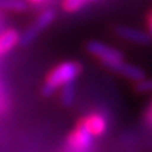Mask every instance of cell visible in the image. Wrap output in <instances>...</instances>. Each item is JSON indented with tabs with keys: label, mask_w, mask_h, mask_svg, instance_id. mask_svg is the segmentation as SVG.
<instances>
[{
	"label": "cell",
	"mask_w": 152,
	"mask_h": 152,
	"mask_svg": "<svg viewBox=\"0 0 152 152\" xmlns=\"http://www.w3.org/2000/svg\"><path fill=\"white\" fill-rule=\"evenodd\" d=\"M81 72H83V66H81L80 61H61L47 74L40 92L44 97L52 96L63 86H66L68 83H75L76 79L81 75Z\"/></svg>",
	"instance_id": "1"
},
{
	"label": "cell",
	"mask_w": 152,
	"mask_h": 152,
	"mask_svg": "<svg viewBox=\"0 0 152 152\" xmlns=\"http://www.w3.org/2000/svg\"><path fill=\"white\" fill-rule=\"evenodd\" d=\"M86 51L94 59H96L103 67L113 72L118 71L121 63L126 61L121 51H119L118 48L110 44L99 42V40H89L86 44Z\"/></svg>",
	"instance_id": "2"
},
{
	"label": "cell",
	"mask_w": 152,
	"mask_h": 152,
	"mask_svg": "<svg viewBox=\"0 0 152 152\" xmlns=\"http://www.w3.org/2000/svg\"><path fill=\"white\" fill-rule=\"evenodd\" d=\"M56 19V12L52 8H47L44 10L42 13H39L36 19L34 20V23L23 32L20 34V42H19V45L21 47H28L31 43H34L35 40L37 39L42 32H44L51 24L55 21Z\"/></svg>",
	"instance_id": "3"
},
{
	"label": "cell",
	"mask_w": 152,
	"mask_h": 152,
	"mask_svg": "<svg viewBox=\"0 0 152 152\" xmlns=\"http://www.w3.org/2000/svg\"><path fill=\"white\" fill-rule=\"evenodd\" d=\"M94 144V136L81 126L76 123L75 128L67 136V147L71 152H88Z\"/></svg>",
	"instance_id": "4"
},
{
	"label": "cell",
	"mask_w": 152,
	"mask_h": 152,
	"mask_svg": "<svg viewBox=\"0 0 152 152\" xmlns=\"http://www.w3.org/2000/svg\"><path fill=\"white\" fill-rule=\"evenodd\" d=\"M94 137H99L107 132L108 120L103 113L100 112H89L87 115H83L77 120Z\"/></svg>",
	"instance_id": "5"
},
{
	"label": "cell",
	"mask_w": 152,
	"mask_h": 152,
	"mask_svg": "<svg viewBox=\"0 0 152 152\" xmlns=\"http://www.w3.org/2000/svg\"><path fill=\"white\" fill-rule=\"evenodd\" d=\"M115 35L120 39L129 42L132 44H139V45H147L151 43V35L147 34L145 31L137 28H132V27L127 26H118L113 29Z\"/></svg>",
	"instance_id": "6"
},
{
	"label": "cell",
	"mask_w": 152,
	"mask_h": 152,
	"mask_svg": "<svg viewBox=\"0 0 152 152\" xmlns=\"http://www.w3.org/2000/svg\"><path fill=\"white\" fill-rule=\"evenodd\" d=\"M20 42V32L16 28L0 29V58L10 53Z\"/></svg>",
	"instance_id": "7"
},
{
	"label": "cell",
	"mask_w": 152,
	"mask_h": 152,
	"mask_svg": "<svg viewBox=\"0 0 152 152\" xmlns=\"http://www.w3.org/2000/svg\"><path fill=\"white\" fill-rule=\"evenodd\" d=\"M116 74H119L121 77L127 79V80L134 81V83L140 81L144 77H147L143 68H140V67L135 66V64H132V63H127V61H123V63H121V66L118 68Z\"/></svg>",
	"instance_id": "8"
},
{
	"label": "cell",
	"mask_w": 152,
	"mask_h": 152,
	"mask_svg": "<svg viewBox=\"0 0 152 152\" xmlns=\"http://www.w3.org/2000/svg\"><path fill=\"white\" fill-rule=\"evenodd\" d=\"M29 8L27 0H0V12L21 13Z\"/></svg>",
	"instance_id": "9"
},
{
	"label": "cell",
	"mask_w": 152,
	"mask_h": 152,
	"mask_svg": "<svg viewBox=\"0 0 152 152\" xmlns=\"http://www.w3.org/2000/svg\"><path fill=\"white\" fill-rule=\"evenodd\" d=\"M60 102L64 107H71L75 102V84L68 83L60 88Z\"/></svg>",
	"instance_id": "10"
},
{
	"label": "cell",
	"mask_w": 152,
	"mask_h": 152,
	"mask_svg": "<svg viewBox=\"0 0 152 152\" xmlns=\"http://www.w3.org/2000/svg\"><path fill=\"white\" fill-rule=\"evenodd\" d=\"M88 0H63L61 3V7L66 12L68 13H74V12H77L80 11L84 5L87 4Z\"/></svg>",
	"instance_id": "11"
},
{
	"label": "cell",
	"mask_w": 152,
	"mask_h": 152,
	"mask_svg": "<svg viewBox=\"0 0 152 152\" xmlns=\"http://www.w3.org/2000/svg\"><path fill=\"white\" fill-rule=\"evenodd\" d=\"M134 89L137 94H152V77H144L143 80L136 81L134 86Z\"/></svg>",
	"instance_id": "12"
},
{
	"label": "cell",
	"mask_w": 152,
	"mask_h": 152,
	"mask_svg": "<svg viewBox=\"0 0 152 152\" xmlns=\"http://www.w3.org/2000/svg\"><path fill=\"white\" fill-rule=\"evenodd\" d=\"M143 121H144V124L148 128L152 129V99L150 104L145 107L144 112H143Z\"/></svg>",
	"instance_id": "13"
},
{
	"label": "cell",
	"mask_w": 152,
	"mask_h": 152,
	"mask_svg": "<svg viewBox=\"0 0 152 152\" xmlns=\"http://www.w3.org/2000/svg\"><path fill=\"white\" fill-rule=\"evenodd\" d=\"M147 24H148V29H150V35L152 36V11L147 16Z\"/></svg>",
	"instance_id": "14"
},
{
	"label": "cell",
	"mask_w": 152,
	"mask_h": 152,
	"mask_svg": "<svg viewBox=\"0 0 152 152\" xmlns=\"http://www.w3.org/2000/svg\"><path fill=\"white\" fill-rule=\"evenodd\" d=\"M28 3H31V4H35V5H39V4H43V3H45L47 0H27Z\"/></svg>",
	"instance_id": "15"
},
{
	"label": "cell",
	"mask_w": 152,
	"mask_h": 152,
	"mask_svg": "<svg viewBox=\"0 0 152 152\" xmlns=\"http://www.w3.org/2000/svg\"><path fill=\"white\" fill-rule=\"evenodd\" d=\"M1 21H3V16H1V13H0V28H1Z\"/></svg>",
	"instance_id": "16"
}]
</instances>
